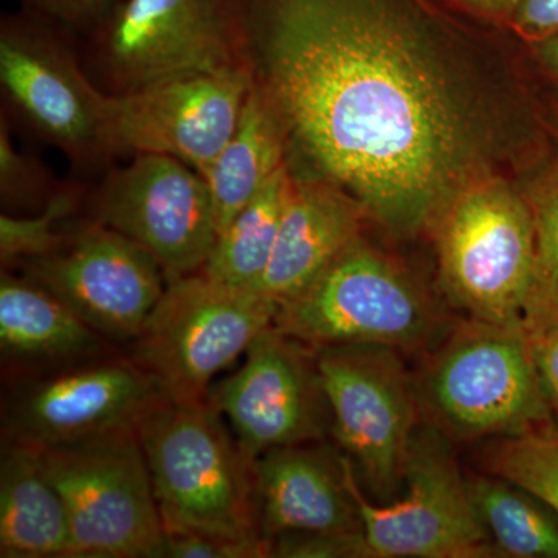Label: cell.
<instances>
[{
	"mask_svg": "<svg viewBox=\"0 0 558 558\" xmlns=\"http://www.w3.org/2000/svg\"><path fill=\"white\" fill-rule=\"evenodd\" d=\"M234 47L288 159L392 234L432 231L488 174L464 83L400 0H222Z\"/></svg>",
	"mask_w": 558,
	"mask_h": 558,
	"instance_id": "1",
	"label": "cell"
},
{
	"mask_svg": "<svg viewBox=\"0 0 558 558\" xmlns=\"http://www.w3.org/2000/svg\"><path fill=\"white\" fill-rule=\"evenodd\" d=\"M416 384L424 421L459 442L554 425L534 344L523 326L468 322L444 337Z\"/></svg>",
	"mask_w": 558,
	"mask_h": 558,
	"instance_id": "2",
	"label": "cell"
},
{
	"mask_svg": "<svg viewBox=\"0 0 558 558\" xmlns=\"http://www.w3.org/2000/svg\"><path fill=\"white\" fill-rule=\"evenodd\" d=\"M163 531L238 542L260 537L255 462L208 400H165L138 427Z\"/></svg>",
	"mask_w": 558,
	"mask_h": 558,
	"instance_id": "3",
	"label": "cell"
},
{
	"mask_svg": "<svg viewBox=\"0 0 558 558\" xmlns=\"http://www.w3.org/2000/svg\"><path fill=\"white\" fill-rule=\"evenodd\" d=\"M70 32L32 11L0 21V87L10 113L40 142L60 149L80 171L121 157L116 97L90 78Z\"/></svg>",
	"mask_w": 558,
	"mask_h": 558,
	"instance_id": "4",
	"label": "cell"
},
{
	"mask_svg": "<svg viewBox=\"0 0 558 558\" xmlns=\"http://www.w3.org/2000/svg\"><path fill=\"white\" fill-rule=\"evenodd\" d=\"M274 326L312 349L377 344L411 351L447 336L427 293L362 236L279 304Z\"/></svg>",
	"mask_w": 558,
	"mask_h": 558,
	"instance_id": "5",
	"label": "cell"
},
{
	"mask_svg": "<svg viewBox=\"0 0 558 558\" xmlns=\"http://www.w3.org/2000/svg\"><path fill=\"white\" fill-rule=\"evenodd\" d=\"M444 293L468 318L523 326L535 230L523 191L488 174L470 182L433 226Z\"/></svg>",
	"mask_w": 558,
	"mask_h": 558,
	"instance_id": "6",
	"label": "cell"
},
{
	"mask_svg": "<svg viewBox=\"0 0 558 558\" xmlns=\"http://www.w3.org/2000/svg\"><path fill=\"white\" fill-rule=\"evenodd\" d=\"M277 312L260 293L226 288L197 271L168 282L131 343V357L171 402H205L216 374L247 352Z\"/></svg>",
	"mask_w": 558,
	"mask_h": 558,
	"instance_id": "7",
	"label": "cell"
},
{
	"mask_svg": "<svg viewBox=\"0 0 558 558\" xmlns=\"http://www.w3.org/2000/svg\"><path fill=\"white\" fill-rule=\"evenodd\" d=\"M330 429L360 486L376 502L399 498L411 438L422 421L416 384L398 349L341 344L315 349Z\"/></svg>",
	"mask_w": 558,
	"mask_h": 558,
	"instance_id": "8",
	"label": "cell"
},
{
	"mask_svg": "<svg viewBox=\"0 0 558 558\" xmlns=\"http://www.w3.org/2000/svg\"><path fill=\"white\" fill-rule=\"evenodd\" d=\"M39 451L68 508L73 558H163V521L138 429Z\"/></svg>",
	"mask_w": 558,
	"mask_h": 558,
	"instance_id": "9",
	"label": "cell"
},
{
	"mask_svg": "<svg viewBox=\"0 0 558 558\" xmlns=\"http://www.w3.org/2000/svg\"><path fill=\"white\" fill-rule=\"evenodd\" d=\"M87 38V73L113 97L242 68L222 0H121Z\"/></svg>",
	"mask_w": 558,
	"mask_h": 558,
	"instance_id": "10",
	"label": "cell"
},
{
	"mask_svg": "<svg viewBox=\"0 0 558 558\" xmlns=\"http://www.w3.org/2000/svg\"><path fill=\"white\" fill-rule=\"evenodd\" d=\"M340 461L373 558L498 557L470 501L453 440L435 425L418 422L407 457L405 495L395 501L366 499L351 461L341 453Z\"/></svg>",
	"mask_w": 558,
	"mask_h": 558,
	"instance_id": "11",
	"label": "cell"
},
{
	"mask_svg": "<svg viewBox=\"0 0 558 558\" xmlns=\"http://www.w3.org/2000/svg\"><path fill=\"white\" fill-rule=\"evenodd\" d=\"M165 400L131 355H102L17 385L3 403L2 442L47 450L138 429Z\"/></svg>",
	"mask_w": 558,
	"mask_h": 558,
	"instance_id": "12",
	"label": "cell"
},
{
	"mask_svg": "<svg viewBox=\"0 0 558 558\" xmlns=\"http://www.w3.org/2000/svg\"><path fill=\"white\" fill-rule=\"evenodd\" d=\"M90 219L137 242L168 282L201 271L219 233L207 180L161 154H137L110 171L95 191Z\"/></svg>",
	"mask_w": 558,
	"mask_h": 558,
	"instance_id": "13",
	"label": "cell"
},
{
	"mask_svg": "<svg viewBox=\"0 0 558 558\" xmlns=\"http://www.w3.org/2000/svg\"><path fill=\"white\" fill-rule=\"evenodd\" d=\"M20 266L112 344L137 339L168 286L145 248L94 219L69 231L60 248Z\"/></svg>",
	"mask_w": 558,
	"mask_h": 558,
	"instance_id": "14",
	"label": "cell"
},
{
	"mask_svg": "<svg viewBox=\"0 0 558 558\" xmlns=\"http://www.w3.org/2000/svg\"><path fill=\"white\" fill-rule=\"evenodd\" d=\"M207 400L229 418L245 457L322 442L330 429L315 349L274 325L250 344L242 368L211 385Z\"/></svg>",
	"mask_w": 558,
	"mask_h": 558,
	"instance_id": "15",
	"label": "cell"
},
{
	"mask_svg": "<svg viewBox=\"0 0 558 558\" xmlns=\"http://www.w3.org/2000/svg\"><path fill=\"white\" fill-rule=\"evenodd\" d=\"M252 78L244 68L180 76L116 97L121 156L161 154L201 175L236 130Z\"/></svg>",
	"mask_w": 558,
	"mask_h": 558,
	"instance_id": "16",
	"label": "cell"
},
{
	"mask_svg": "<svg viewBox=\"0 0 558 558\" xmlns=\"http://www.w3.org/2000/svg\"><path fill=\"white\" fill-rule=\"evenodd\" d=\"M260 537L288 532L363 531L340 453L319 442L278 447L256 458Z\"/></svg>",
	"mask_w": 558,
	"mask_h": 558,
	"instance_id": "17",
	"label": "cell"
},
{
	"mask_svg": "<svg viewBox=\"0 0 558 558\" xmlns=\"http://www.w3.org/2000/svg\"><path fill=\"white\" fill-rule=\"evenodd\" d=\"M366 216L354 197L332 183L293 174L274 255L255 292L278 306L299 295L362 236Z\"/></svg>",
	"mask_w": 558,
	"mask_h": 558,
	"instance_id": "18",
	"label": "cell"
},
{
	"mask_svg": "<svg viewBox=\"0 0 558 558\" xmlns=\"http://www.w3.org/2000/svg\"><path fill=\"white\" fill-rule=\"evenodd\" d=\"M0 351L3 366L47 371L109 355L112 343L64 301L31 278L2 271ZM46 373V371H44Z\"/></svg>",
	"mask_w": 558,
	"mask_h": 558,
	"instance_id": "19",
	"label": "cell"
},
{
	"mask_svg": "<svg viewBox=\"0 0 558 558\" xmlns=\"http://www.w3.org/2000/svg\"><path fill=\"white\" fill-rule=\"evenodd\" d=\"M0 557L73 558L72 529L40 451L2 442Z\"/></svg>",
	"mask_w": 558,
	"mask_h": 558,
	"instance_id": "20",
	"label": "cell"
},
{
	"mask_svg": "<svg viewBox=\"0 0 558 558\" xmlns=\"http://www.w3.org/2000/svg\"><path fill=\"white\" fill-rule=\"evenodd\" d=\"M286 163L284 132L269 102L252 84L236 130L204 175L219 233Z\"/></svg>",
	"mask_w": 558,
	"mask_h": 558,
	"instance_id": "21",
	"label": "cell"
},
{
	"mask_svg": "<svg viewBox=\"0 0 558 558\" xmlns=\"http://www.w3.org/2000/svg\"><path fill=\"white\" fill-rule=\"evenodd\" d=\"M292 180L289 163L275 172L220 231L201 274L226 288L255 292L274 255Z\"/></svg>",
	"mask_w": 558,
	"mask_h": 558,
	"instance_id": "22",
	"label": "cell"
},
{
	"mask_svg": "<svg viewBox=\"0 0 558 558\" xmlns=\"http://www.w3.org/2000/svg\"><path fill=\"white\" fill-rule=\"evenodd\" d=\"M468 488L498 557L558 558V515L545 502L486 472L469 476Z\"/></svg>",
	"mask_w": 558,
	"mask_h": 558,
	"instance_id": "23",
	"label": "cell"
},
{
	"mask_svg": "<svg viewBox=\"0 0 558 558\" xmlns=\"http://www.w3.org/2000/svg\"><path fill=\"white\" fill-rule=\"evenodd\" d=\"M523 193L535 230L534 269L523 328L534 340L558 328V161L539 171Z\"/></svg>",
	"mask_w": 558,
	"mask_h": 558,
	"instance_id": "24",
	"label": "cell"
},
{
	"mask_svg": "<svg viewBox=\"0 0 558 558\" xmlns=\"http://www.w3.org/2000/svg\"><path fill=\"white\" fill-rule=\"evenodd\" d=\"M483 472L515 484L558 515V427L490 439L481 451Z\"/></svg>",
	"mask_w": 558,
	"mask_h": 558,
	"instance_id": "25",
	"label": "cell"
},
{
	"mask_svg": "<svg viewBox=\"0 0 558 558\" xmlns=\"http://www.w3.org/2000/svg\"><path fill=\"white\" fill-rule=\"evenodd\" d=\"M83 189L68 183L65 189L35 215L0 216V259L2 266L49 255L64 244L68 233L61 230L64 220L78 207Z\"/></svg>",
	"mask_w": 558,
	"mask_h": 558,
	"instance_id": "26",
	"label": "cell"
},
{
	"mask_svg": "<svg viewBox=\"0 0 558 558\" xmlns=\"http://www.w3.org/2000/svg\"><path fill=\"white\" fill-rule=\"evenodd\" d=\"M68 185V183H65ZM64 183L53 178L46 163L22 153L11 140L10 119L0 117V202L7 215H35L50 204Z\"/></svg>",
	"mask_w": 558,
	"mask_h": 558,
	"instance_id": "27",
	"label": "cell"
},
{
	"mask_svg": "<svg viewBox=\"0 0 558 558\" xmlns=\"http://www.w3.org/2000/svg\"><path fill=\"white\" fill-rule=\"evenodd\" d=\"M267 557L373 558L363 531L288 532L271 539Z\"/></svg>",
	"mask_w": 558,
	"mask_h": 558,
	"instance_id": "28",
	"label": "cell"
},
{
	"mask_svg": "<svg viewBox=\"0 0 558 558\" xmlns=\"http://www.w3.org/2000/svg\"><path fill=\"white\" fill-rule=\"evenodd\" d=\"M163 558H260L267 557L263 543L238 542L216 535L163 531Z\"/></svg>",
	"mask_w": 558,
	"mask_h": 558,
	"instance_id": "29",
	"label": "cell"
},
{
	"mask_svg": "<svg viewBox=\"0 0 558 558\" xmlns=\"http://www.w3.org/2000/svg\"><path fill=\"white\" fill-rule=\"evenodd\" d=\"M32 11L70 33L89 35L121 0H20Z\"/></svg>",
	"mask_w": 558,
	"mask_h": 558,
	"instance_id": "30",
	"label": "cell"
},
{
	"mask_svg": "<svg viewBox=\"0 0 558 558\" xmlns=\"http://www.w3.org/2000/svg\"><path fill=\"white\" fill-rule=\"evenodd\" d=\"M510 24L529 43L558 36V0H520Z\"/></svg>",
	"mask_w": 558,
	"mask_h": 558,
	"instance_id": "31",
	"label": "cell"
},
{
	"mask_svg": "<svg viewBox=\"0 0 558 558\" xmlns=\"http://www.w3.org/2000/svg\"><path fill=\"white\" fill-rule=\"evenodd\" d=\"M532 344L554 413H558V328L532 340Z\"/></svg>",
	"mask_w": 558,
	"mask_h": 558,
	"instance_id": "32",
	"label": "cell"
},
{
	"mask_svg": "<svg viewBox=\"0 0 558 558\" xmlns=\"http://www.w3.org/2000/svg\"><path fill=\"white\" fill-rule=\"evenodd\" d=\"M454 2L483 16L510 20L520 0H454Z\"/></svg>",
	"mask_w": 558,
	"mask_h": 558,
	"instance_id": "33",
	"label": "cell"
},
{
	"mask_svg": "<svg viewBox=\"0 0 558 558\" xmlns=\"http://www.w3.org/2000/svg\"><path fill=\"white\" fill-rule=\"evenodd\" d=\"M532 50L546 72L558 80V36L532 44Z\"/></svg>",
	"mask_w": 558,
	"mask_h": 558,
	"instance_id": "34",
	"label": "cell"
},
{
	"mask_svg": "<svg viewBox=\"0 0 558 558\" xmlns=\"http://www.w3.org/2000/svg\"><path fill=\"white\" fill-rule=\"evenodd\" d=\"M553 128H554V131H556V134H557V137H558V109L554 110V113H553Z\"/></svg>",
	"mask_w": 558,
	"mask_h": 558,
	"instance_id": "35",
	"label": "cell"
}]
</instances>
